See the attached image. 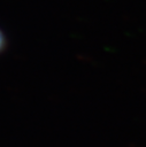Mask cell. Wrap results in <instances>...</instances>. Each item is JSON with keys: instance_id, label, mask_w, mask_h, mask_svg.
Returning a JSON list of instances; mask_svg holds the SVG:
<instances>
[{"instance_id": "obj_1", "label": "cell", "mask_w": 146, "mask_h": 147, "mask_svg": "<svg viewBox=\"0 0 146 147\" xmlns=\"http://www.w3.org/2000/svg\"><path fill=\"white\" fill-rule=\"evenodd\" d=\"M6 48H7V38L2 29L0 28V54H2Z\"/></svg>"}]
</instances>
